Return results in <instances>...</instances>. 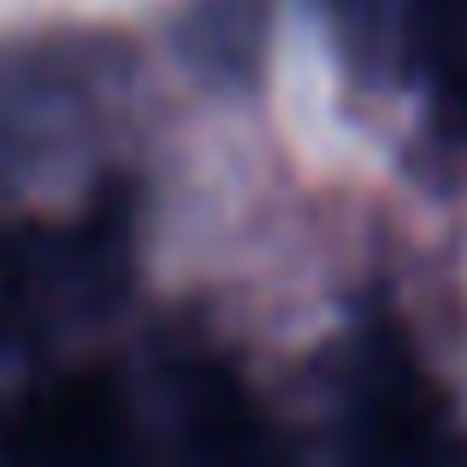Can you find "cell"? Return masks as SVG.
Wrapping results in <instances>:
<instances>
[{
	"label": "cell",
	"mask_w": 467,
	"mask_h": 467,
	"mask_svg": "<svg viewBox=\"0 0 467 467\" xmlns=\"http://www.w3.org/2000/svg\"><path fill=\"white\" fill-rule=\"evenodd\" d=\"M343 6H367V12L379 18V6H390V0H343Z\"/></svg>",
	"instance_id": "obj_3"
},
{
	"label": "cell",
	"mask_w": 467,
	"mask_h": 467,
	"mask_svg": "<svg viewBox=\"0 0 467 467\" xmlns=\"http://www.w3.org/2000/svg\"><path fill=\"white\" fill-rule=\"evenodd\" d=\"M130 213L119 202L78 225L0 231V355L54 343L71 319H101L130 296Z\"/></svg>",
	"instance_id": "obj_1"
},
{
	"label": "cell",
	"mask_w": 467,
	"mask_h": 467,
	"mask_svg": "<svg viewBox=\"0 0 467 467\" xmlns=\"http://www.w3.org/2000/svg\"><path fill=\"white\" fill-rule=\"evenodd\" d=\"M119 444H125V402L101 373L36 385L0 420V450L24 462H95L119 456Z\"/></svg>",
	"instance_id": "obj_2"
}]
</instances>
